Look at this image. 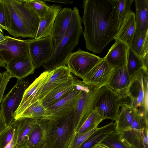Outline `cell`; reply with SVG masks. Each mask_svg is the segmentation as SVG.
Here are the masks:
<instances>
[{
  "mask_svg": "<svg viewBox=\"0 0 148 148\" xmlns=\"http://www.w3.org/2000/svg\"><path fill=\"white\" fill-rule=\"evenodd\" d=\"M101 58L79 49L69 57L66 65L71 73L83 79Z\"/></svg>",
  "mask_w": 148,
  "mask_h": 148,
  "instance_id": "cell-9",
  "label": "cell"
},
{
  "mask_svg": "<svg viewBox=\"0 0 148 148\" xmlns=\"http://www.w3.org/2000/svg\"><path fill=\"white\" fill-rule=\"evenodd\" d=\"M125 99L121 106V109L116 121V130L121 132L129 128L138 112V109L131 101L129 103L125 101Z\"/></svg>",
  "mask_w": 148,
  "mask_h": 148,
  "instance_id": "cell-23",
  "label": "cell"
},
{
  "mask_svg": "<svg viewBox=\"0 0 148 148\" xmlns=\"http://www.w3.org/2000/svg\"><path fill=\"white\" fill-rule=\"evenodd\" d=\"M136 33L143 34L148 32V0H135Z\"/></svg>",
  "mask_w": 148,
  "mask_h": 148,
  "instance_id": "cell-27",
  "label": "cell"
},
{
  "mask_svg": "<svg viewBox=\"0 0 148 148\" xmlns=\"http://www.w3.org/2000/svg\"><path fill=\"white\" fill-rule=\"evenodd\" d=\"M45 2H51L55 3H60L66 5L71 4L73 3L74 0H43Z\"/></svg>",
  "mask_w": 148,
  "mask_h": 148,
  "instance_id": "cell-41",
  "label": "cell"
},
{
  "mask_svg": "<svg viewBox=\"0 0 148 148\" xmlns=\"http://www.w3.org/2000/svg\"><path fill=\"white\" fill-rule=\"evenodd\" d=\"M85 85L82 81L67 95L46 109L49 119L62 116L74 110Z\"/></svg>",
  "mask_w": 148,
  "mask_h": 148,
  "instance_id": "cell-11",
  "label": "cell"
},
{
  "mask_svg": "<svg viewBox=\"0 0 148 148\" xmlns=\"http://www.w3.org/2000/svg\"><path fill=\"white\" fill-rule=\"evenodd\" d=\"M131 78L127 72L126 65L115 69L108 86L114 92L126 99Z\"/></svg>",
  "mask_w": 148,
  "mask_h": 148,
  "instance_id": "cell-19",
  "label": "cell"
},
{
  "mask_svg": "<svg viewBox=\"0 0 148 148\" xmlns=\"http://www.w3.org/2000/svg\"><path fill=\"white\" fill-rule=\"evenodd\" d=\"M15 121L8 126L0 135V148H4L12 140L16 130Z\"/></svg>",
  "mask_w": 148,
  "mask_h": 148,
  "instance_id": "cell-35",
  "label": "cell"
},
{
  "mask_svg": "<svg viewBox=\"0 0 148 148\" xmlns=\"http://www.w3.org/2000/svg\"><path fill=\"white\" fill-rule=\"evenodd\" d=\"M136 31L135 13H130L121 23L114 39L121 41L129 47Z\"/></svg>",
  "mask_w": 148,
  "mask_h": 148,
  "instance_id": "cell-25",
  "label": "cell"
},
{
  "mask_svg": "<svg viewBox=\"0 0 148 148\" xmlns=\"http://www.w3.org/2000/svg\"><path fill=\"white\" fill-rule=\"evenodd\" d=\"M7 127L0 109V135Z\"/></svg>",
  "mask_w": 148,
  "mask_h": 148,
  "instance_id": "cell-40",
  "label": "cell"
},
{
  "mask_svg": "<svg viewBox=\"0 0 148 148\" xmlns=\"http://www.w3.org/2000/svg\"><path fill=\"white\" fill-rule=\"evenodd\" d=\"M0 28L8 32L10 29V14L4 0H0Z\"/></svg>",
  "mask_w": 148,
  "mask_h": 148,
  "instance_id": "cell-34",
  "label": "cell"
},
{
  "mask_svg": "<svg viewBox=\"0 0 148 148\" xmlns=\"http://www.w3.org/2000/svg\"><path fill=\"white\" fill-rule=\"evenodd\" d=\"M116 123L112 121L97 129L78 148H92L116 130Z\"/></svg>",
  "mask_w": 148,
  "mask_h": 148,
  "instance_id": "cell-28",
  "label": "cell"
},
{
  "mask_svg": "<svg viewBox=\"0 0 148 148\" xmlns=\"http://www.w3.org/2000/svg\"><path fill=\"white\" fill-rule=\"evenodd\" d=\"M82 81L74 77L69 81L51 90L40 101L46 109L67 95Z\"/></svg>",
  "mask_w": 148,
  "mask_h": 148,
  "instance_id": "cell-17",
  "label": "cell"
},
{
  "mask_svg": "<svg viewBox=\"0 0 148 148\" xmlns=\"http://www.w3.org/2000/svg\"><path fill=\"white\" fill-rule=\"evenodd\" d=\"M16 143V136L15 133L11 141L4 148H14Z\"/></svg>",
  "mask_w": 148,
  "mask_h": 148,
  "instance_id": "cell-42",
  "label": "cell"
},
{
  "mask_svg": "<svg viewBox=\"0 0 148 148\" xmlns=\"http://www.w3.org/2000/svg\"><path fill=\"white\" fill-rule=\"evenodd\" d=\"M16 143L14 148H25L29 134L37 120L23 118L16 121Z\"/></svg>",
  "mask_w": 148,
  "mask_h": 148,
  "instance_id": "cell-24",
  "label": "cell"
},
{
  "mask_svg": "<svg viewBox=\"0 0 148 148\" xmlns=\"http://www.w3.org/2000/svg\"><path fill=\"white\" fill-rule=\"evenodd\" d=\"M73 10L68 8L62 9L58 14L50 36L54 51L60 42L70 23Z\"/></svg>",
  "mask_w": 148,
  "mask_h": 148,
  "instance_id": "cell-16",
  "label": "cell"
},
{
  "mask_svg": "<svg viewBox=\"0 0 148 148\" xmlns=\"http://www.w3.org/2000/svg\"><path fill=\"white\" fill-rule=\"evenodd\" d=\"M48 119H37L29 134L25 148H45Z\"/></svg>",
  "mask_w": 148,
  "mask_h": 148,
  "instance_id": "cell-22",
  "label": "cell"
},
{
  "mask_svg": "<svg viewBox=\"0 0 148 148\" xmlns=\"http://www.w3.org/2000/svg\"><path fill=\"white\" fill-rule=\"evenodd\" d=\"M74 77L66 65L61 66L54 69L52 74L46 82L38 101H40L51 90L69 81Z\"/></svg>",
  "mask_w": 148,
  "mask_h": 148,
  "instance_id": "cell-18",
  "label": "cell"
},
{
  "mask_svg": "<svg viewBox=\"0 0 148 148\" xmlns=\"http://www.w3.org/2000/svg\"><path fill=\"white\" fill-rule=\"evenodd\" d=\"M119 17L121 23L132 11L130 6L133 0H117Z\"/></svg>",
  "mask_w": 148,
  "mask_h": 148,
  "instance_id": "cell-37",
  "label": "cell"
},
{
  "mask_svg": "<svg viewBox=\"0 0 148 148\" xmlns=\"http://www.w3.org/2000/svg\"><path fill=\"white\" fill-rule=\"evenodd\" d=\"M75 134L74 110L48 119L45 148H68Z\"/></svg>",
  "mask_w": 148,
  "mask_h": 148,
  "instance_id": "cell-4",
  "label": "cell"
},
{
  "mask_svg": "<svg viewBox=\"0 0 148 148\" xmlns=\"http://www.w3.org/2000/svg\"><path fill=\"white\" fill-rule=\"evenodd\" d=\"M125 99L106 86L99 97L95 108L104 119L116 121L119 108Z\"/></svg>",
  "mask_w": 148,
  "mask_h": 148,
  "instance_id": "cell-8",
  "label": "cell"
},
{
  "mask_svg": "<svg viewBox=\"0 0 148 148\" xmlns=\"http://www.w3.org/2000/svg\"><path fill=\"white\" fill-rule=\"evenodd\" d=\"M6 65V70L12 77H16L18 80L23 79L32 74L35 69L29 54L14 58Z\"/></svg>",
  "mask_w": 148,
  "mask_h": 148,
  "instance_id": "cell-15",
  "label": "cell"
},
{
  "mask_svg": "<svg viewBox=\"0 0 148 148\" xmlns=\"http://www.w3.org/2000/svg\"><path fill=\"white\" fill-rule=\"evenodd\" d=\"M29 54L28 40L5 36L0 42V56L6 64L14 58Z\"/></svg>",
  "mask_w": 148,
  "mask_h": 148,
  "instance_id": "cell-14",
  "label": "cell"
},
{
  "mask_svg": "<svg viewBox=\"0 0 148 148\" xmlns=\"http://www.w3.org/2000/svg\"><path fill=\"white\" fill-rule=\"evenodd\" d=\"M98 128L85 133L75 134L68 148H78Z\"/></svg>",
  "mask_w": 148,
  "mask_h": 148,
  "instance_id": "cell-38",
  "label": "cell"
},
{
  "mask_svg": "<svg viewBox=\"0 0 148 148\" xmlns=\"http://www.w3.org/2000/svg\"><path fill=\"white\" fill-rule=\"evenodd\" d=\"M148 53L142 56L135 53L129 47L126 64L127 69L130 77L132 76L139 70L143 69L148 71Z\"/></svg>",
  "mask_w": 148,
  "mask_h": 148,
  "instance_id": "cell-29",
  "label": "cell"
},
{
  "mask_svg": "<svg viewBox=\"0 0 148 148\" xmlns=\"http://www.w3.org/2000/svg\"><path fill=\"white\" fill-rule=\"evenodd\" d=\"M53 72V71H44L28 87L20 104L14 114V120L29 106L38 100L46 82Z\"/></svg>",
  "mask_w": 148,
  "mask_h": 148,
  "instance_id": "cell-13",
  "label": "cell"
},
{
  "mask_svg": "<svg viewBox=\"0 0 148 148\" xmlns=\"http://www.w3.org/2000/svg\"><path fill=\"white\" fill-rule=\"evenodd\" d=\"M28 83L27 80L17 79L16 84L1 100L0 109L7 127L15 121L14 114L20 104Z\"/></svg>",
  "mask_w": 148,
  "mask_h": 148,
  "instance_id": "cell-7",
  "label": "cell"
},
{
  "mask_svg": "<svg viewBox=\"0 0 148 148\" xmlns=\"http://www.w3.org/2000/svg\"><path fill=\"white\" fill-rule=\"evenodd\" d=\"M92 148H107L105 146L100 145V144H97L94 147H93Z\"/></svg>",
  "mask_w": 148,
  "mask_h": 148,
  "instance_id": "cell-45",
  "label": "cell"
},
{
  "mask_svg": "<svg viewBox=\"0 0 148 148\" xmlns=\"http://www.w3.org/2000/svg\"><path fill=\"white\" fill-rule=\"evenodd\" d=\"M117 0H84L82 22L86 49L100 53L117 34L121 23Z\"/></svg>",
  "mask_w": 148,
  "mask_h": 148,
  "instance_id": "cell-1",
  "label": "cell"
},
{
  "mask_svg": "<svg viewBox=\"0 0 148 148\" xmlns=\"http://www.w3.org/2000/svg\"><path fill=\"white\" fill-rule=\"evenodd\" d=\"M82 18L78 9L75 7L68 27L49 59L42 66L45 71L50 72L66 65L67 60L78 45L83 34Z\"/></svg>",
  "mask_w": 148,
  "mask_h": 148,
  "instance_id": "cell-3",
  "label": "cell"
},
{
  "mask_svg": "<svg viewBox=\"0 0 148 148\" xmlns=\"http://www.w3.org/2000/svg\"><path fill=\"white\" fill-rule=\"evenodd\" d=\"M0 67H3L5 69L6 68V65L0 56Z\"/></svg>",
  "mask_w": 148,
  "mask_h": 148,
  "instance_id": "cell-43",
  "label": "cell"
},
{
  "mask_svg": "<svg viewBox=\"0 0 148 148\" xmlns=\"http://www.w3.org/2000/svg\"><path fill=\"white\" fill-rule=\"evenodd\" d=\"M3 76V73L0 72V87L1 84L2 79Z\"/></svg>",
  "mask_w": 148,
  "mask_h": 148,
  "instance_id": "cell-46",
  "label": "cell"
},
{
  "mask_svg": "<svg viewBox=\"0 0 148 148\" xmlns=\"http://www.w3.org/2000/svg\"><path fill=\"white\" fill-rule=\"evenodd\" d=\"M9 11L10 29L8 33L14 37L34 38L40 18L30 8L26 0H4Z\"/></svg>",
  "mask_w": 148,
  "mask_h": 148,
  "instance_id": "cell-2",
  "label": "cell"
},
{
  "mask_svg": "<svg viewBox=\"0 0 148 148\" xmlns=\"http://www.w3.org/2000/svg\"><path fill=\"white\" fill-rule=\"evenodd\" d=\"M148 127L141 130L128 129L121 134L132 148H148Z\"/></svg>",
  "mask_w": 148,
  "mask_h": 148,
  "instance_id": "cell-26",
  "label": "cell"
},
{
  "mask_svg": "<svg viewBox=\"0 0 148 148\" xmlns=\"http://www.w3.org/2000/svg\"><path fill=\"white\" fill-rule=\"evenodd\" d=\"M25 118L37 120L43 119H49L46 109L43 107L41 102L38 100L26 109L15 120L16 121L20 119Z\"/></svg>",
  "mask_w": 148,
  "mask_h": 148,
  "instance_id": "cell-30",
  "label": "cell"
},
{
  "mask_svg": "<svg viewBox=\"0 0 148 148\" xmlns=\"http://www.w3.org/2000/svg\"><path fill=\"white\" fill-rule=\"evenodd\" d=\"M104 88L85 84L74 109L75 134L94 109Z\"/></svg>",
  "mask_w": 148,
  "mask_h": 148,
  "instance_id": "cell-5",
  "label": "cell"
},
{
  "mask_svg": "<svg viewBox=\"0 0 148 148\" xmlns=\"http://www.w3.org/2000/svg\"><path fill=\"white\" fill-rule=\"evenodd\" d=\"M115 68L101 58L97 64L82 79L86 84L101 88L107 86L113 74Z\"/></svg>",
  "mask_w": 148,
  "mask_h": 148,
  "instance_id": "cell-12",
  "label": "cell"
},
{
  "mask_svg": "<svg viewBox=\"0 0 148 148\" xmlns=\"http://www.w3.org/2000/svg\"><path fill=\"white\" fill-rule=\"evenodd\" d=\"M29 54L35 69L46 62L54 50L51 37L49 36L39 39L28 40Z\"/></svg>",
  "mask_w": 148,
  "mask_h": 148,
  "instance_id": "cell-10",
  "label": "cell"
},
{
  "mask_svg": "<svg viewBox=\"0 0 148 148\" xmlns=\"http://www.w3.org/2000/svg\"><path fill=\"white\" fill-rule=\"evenodd\" d=\"M26 1L39 18L42 17L49 9V5L43 0H26Z\"/></svg>",
  "mask_w": 148,
  "mask_h": 148,
  "instance_id": "cell-36",
  "label": "cell"
},
{
  "mask_svg": "<svg viewBox=\"0 0 148 148\" xmlns=\"http://www.w3.org/2000/svg\"><path fill=\"white\" fill-rule=\"evenodd\" d=\"M62 8L61 5H49L48 11L40 18L38 29L34 39H39L50 35L56 16Z\"/></svg>",
  "mask_w": 148,
  "mask_h": 148,
  "instance_id": "cell-20",
  "label": "cell"
},
{
  "mask_svg": "<svg viewBox=\"0 0 148 148\" xmlns=\"http://www.w3.org/2000/svg\"><path fill=\"white\" fill-rule=\"evenodd\" d=\"M12 77L11 74L7 71L3 73V76L0 87V105L7 84Z\"/></svg>",
  "mask_w": 148,
  "mask_h": 148,
  "instance_id": "cell-39",
  "label": "cell"
},
{
  "mask_svg": "<svg viewBox=\"0 0 148 148\" xmlns=\"http://www.w3.org/2000/svg\"><path fill=\"white\" fill-rule=\"evenodd\" d=\"M115 40L105 58L110 65L116 69L126 65L129 47L121 41Z\"/></svg>",
  "mask_w": 148,
  "mask_h": 148,
  "instance_id": "cell-21",
  "label": "cell"
},
{
  "mask_svg": "<svg viewBox=\"0 0 148 148\" xmlns=\"http://www.w3.org/2000/svg\"><path fill=\"white\" fill-rule=\"evenodd\" d=\"M148 71L142 69L136 72L132 77L129 87L127 97L133 105L139 107V113L148 116Z\"/></svg>",
  "mask_w": 148,
  "mask_h": 148,
  "instance_id": "cell-6",
  "label": "cell"
},
{
  "mask_svg": "<svg viewBox=\"0 0 148 148\" xmlns=\"http://www.w3.org/2000/svg\"><path fill=\"white\" fill-rule=\"evenodd\" d=\"M1 32L3 33V30L0 28V42L3 40L5 37Z\"/></svg>",
  "mask_w": 148,
  "mask_h": 148,
  "instance_id": "cell-44",
  "label": "cell"
},
{
  "mask_svg": "<svg viewBox=\"0 0 148 148\" xmlns=\"http://www.w3.org/2000/svg\"><path fill=\"white\" fill-rule=\"evenodd\" d=\"M99 144L107 148H132L125 140L121 133L116 130L107 136Z\"/></svg>",
  "mask_w": 148,
  "mask_h": 148,
  "instance_id": "cell-32",
  "label": "cell"
},
{
  "mask_svg": "<svg viewBox=\"0 0 148 148\" xmlns=\"http://www.w3.org/2000/svg\"><path fill=\"white\" fill-rule=\"evenodd\" d=\"M104 119L99 114L96 109L95 108L75 134L85 133L98 128L99 124Z\"/></svg>",
  "mask_w": 148,
  "mask_h": 148,
  "instance_id": "cell-33",
  "label": "cell"
},
{
  "mask_svg": "<svg viewBox=\"0 0 148 148\" xmlns=\"http://www.w3.org/2000/svg\"><path fill=\"white\" fill-rule=\"evenodd\" d=\"M148 32L143 34L135 32L129 47L136 55L142 56L148 53Z\"/></svg>",
  "mask_w": 148,
  "mask_h": 148,
  "instance_id": "cell-31",
  "label": "cell"
}]
</instances>
